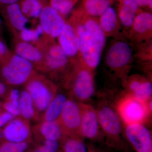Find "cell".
I'll return each mask as SVG.
<instances>
[{"label": "cell", "instance_id": "cell-1", "mask_svg": "<svg viewBox=\"0 0 152 152\" xmlns=\"http://www.w3.org/2000/svg\"><path fill=\"white\" fill-rule=\"evenodd\" d=\"M68 21L75 28L80 43V56L93 72L99 64L106 37L98 18L89 15L82 7L72 12Z\"/></svg>", "mask_w": 152, "mask_h": 152}, {"label": "cell", "instance_id": "cell-2", "mask_svg": "<svg viewBox=\"0 0 152 152\" xmlns=\"http://www.w3.org/2000/svg\"><path fill=\"white\" fill-rule=\"evenodd\" d=\"M71 61L69 69L62 80L63 86L72 99L78 102L86 103L95 92L94 72L80 56Z\"/></svg>", "mask_w": 152, "mask_h": 152}, {"label": "cell", "instance_id": "cell-3", "mask_svg": "<svg viewBox=\"0 0 152 152\" xmlns=\"http://www.w3.org/2000/svg\"><path fill=\"white\" fill-rule=\"evenodd\" d=\"M134 60V48L127 38L113 39L105 57V64L112 75L124 84Z\"/></svg>", "mask_w": 152, "mask_h": 152}, {"label": "cell", "instance_id": "cell-4", "mask_svg": "<svg viewBox=\"0 0 152 152\" xmlns=\"http://www.w3.org/2000/svg\"><path fill=\"white\" fill-rule=\"evenodd\" d=\"M26 90L32 99L37 119L39 114L43 115L57 93L55 85L45 77L35 74L27 82Z\"/></svg>", "mask_w": 152, "mask_h": 152}, {"label": "cell", "instance_id": "cell-5", "mask_svg": "<svg viewBox=\"0 0 152 152\" xmlns=\"http://www.w3.org/2000/svg\"><path fill=\"white\" fill-rule=\"evenodd\" d=\"M1 74L7 84L20 86L26 83L34 75V72L31 63L15 54L1 65Z\"/></svg>", "mask_w": 152, "mask_h": 152}, {"label": "cell", "instance_id": "cell-6", "mask_svg": "<svg viewBox=\"0 0 152 152\" xmlns=\"http://www.w3.org/2000/svg\"><path fill=\"white\" fill-rule=\"evenodd\" d=\"M148 102L141 100L127 93L117 103L116 111L126 125L143 124L151 113Z\"/></svg>", "mask_w": 152, "mask_h": 152}, {"label": "cell", "instance_id": "cell-7", "mask_svg": "<svg viewBox=\"0 0 152 152\" xmlns=\"http://www.w3.org/2000/svg\"><path fill=\"white\" fill-rule=\"evenodd\" d=\"M44 56V63L41 69L50 72L57 79L62 80L70 66L71 61L59 44L51 41L46 49Z\"/></svg>", "mask_w": 152, "mask_h": 152}, {"label": "cell", "instance_id": "cell-8", "mask_svg": "<svg viewBox=\"0 0 152 152\" xmlns=\"http://www.w3.org/2000/svg\"><path fill=\"white\" fill-rule=\"evenodd\" d=\"M58 120L66 136L82 137L80 134L81 113L80 103L72 98L67 99Z\"/></svg>", "mask_w": 152, "mask_h": 152}, {"label": "cell", "instance_id": "cell-9", "mask_svg": "<svg viewBox=\"0 0 152 152\" xmlns=\"http://www.w3.org/2000/svg\"><path fill=\"white\" fill-rule=\"evenodd\" d=\"M101 129L107 135L117 137L121 132V119L117 111L108 103L102 102L96 109Z\"/></svg>", "mask_w": 152, "mask_h": 152}, {"label": "cell", "instance_id": "cell-10", "mask_svg": "<svg viewBox=\"0 0 152 152\" xmlns=\"http://www.w3.org/2000/svg\"><path fill=\"white\" fill-rule=\"evenodd\" d=\"M126 36L128 39L133 44L152 39L151 13L142 11L138 14L128 31Z\"/></svg>", "mask_w": 152, "mask_h": 152}, {"label": "cell", "instance_id": "cell-11", "mask_svg": "<svg viewBox=\"0 0 152 152\" xmlns=\"http://www.w3.org/2000/svg\"><path fill=\"white\" fill-rule=\"evenodd\" d=\"M125 134L137 152H152L151 134L148 129L141 124L126 125Z\"/></svg>", "mask_w": 152, "mask_h": 152}, {"label": "cell", "instance_id": "cell-12", "mask_svg": "<svg viewBox=\"0 0 152 152\" xmlns=\"http://www.w3.org/2000/svg\"><path fill=\"white\" fill-rule=\"evenodd\" d=\"M44 32L51 39L58 38L64 28V19L50 6H44L39 18Z\"/></svg>", "mask_w": 152, "mask_h": 152}, {"label": "cell", "instance_id": "cell-13", "mask_svg": "<svg viewBox=\"0 0 152 152\" xmlns=\"http://www.w3.org/2000/svg\"><path fill=\"white\" fill-rule=\"evenodd\" d=\"M123 85L127 93L141 100L148 102L151 99L152 83L150 77L138 74L128 76Z\"/></svg>", "mask_w": 152, "mask_h": 152}, {"label": "cell", "instance_id": "cell-14", "mask_svg": "<svg viewBox=\"0 0 152 152\" xmlns=\"http://www.w3.org/2000/svg\"><path fill=\"white\" fill-rule=\"evenodd\" d=\"M98 18L100 27L106 37L127 38L116 11L113 8L110 7Z\"/></svg>", "mask_w": 152, "mask_h": 152}, {"label": "cell", "instance_id": "cell-15", "mask_svg": "<svg viewBox=\"0 0 152 152\" xmlns=\"http://www.w3.org/2000/svg\"><path fill=\"white\" fill-rule=\"evenodd\" d=\"M80 105L81 113V135L91 140L96 138L101 128L96 110L86 103H80Z\"/></svg>", "mask_w": 152, "mask_h": 152}, {"label": "cell", "instance_id": "cell-16", "mask_svg": "<svg viewBox=\"0 0 152 152\" xmlns=\"http://www.w3.org/2000/svg\"><path fill=\"white\" fill-rule=\"evenodd\" d=\"M3 131L4 140L15 142H27L31 135L28 121L22 117H15L5 125Z\"/></svg>", "mask_w": 152, "mask_h": 152}, {"label": "cell", "instance_id": "cell-17", "mask_svg": "<svg viewBox=\"0 0 152 152\" xmlns=\"http://www.w3.org/2000/svg\"><path fill=\"white\" fill-rule=\"evenodd\" d=\"M58 44L70 60L80 56V43L75 28L69 22H66L62 31L58 37Z\"/></svg>", "mask_w": 152, "mask_h": 152}, {"label": "cell", "instance_id": "cell-18", "mask_svg": "<svg viewBox=\"0 0 152 152\" xmlns=\"http://www.w3.org/2000/svg\"><path fill=\"white\" fill-rule=\"evenodd\" d=\"M0 12L16 29L21 31L26 27L28 19L22 13L18 3L0 6Z\"/></svg>", "mask_w": 152, "mask_h": 152}, {"label": "cell", "instance_id": "cell-19", "mask_svg": "<svg viewBox=\"0 0 152 152\" xmlns=\"http://www.w3.org/2000/svg\"><path fill=\"white\" fill-rule=\"evenodd\" d=\"M45 140L58 141L66 136L58 119L53 121H43L34 128Z\"/></svg>", "mask_w": 152, "mask_h": 152}, {"label": "cell", "instance_id": "cell-20", "mask_svg": "<svg viewBox=\"0 0 152 152\" xmlns=\"http://www.w3.org/2000/svg\"><path fill=\"white\" fill-rule=\"evenodd\" d=\"M134 60H136L145 69L151 70L152 62V39L133 44Z\"/></svg>", "mask_w": 152, "mask_h": 152}, {"label": "cell", "instance_id": "cell-21", "mask_svg": "<svg viewBox=\"0 0 152 152\" xmlns=\"http://www.w3.org/2000/svg\"><path fill=\"white\" fill-rule=\"evenodd\" d=\"M16 54L28 60L30 62L39 64L44 61V56L42 50L27 42H20L15 48Z\"/></svg>", "mask_w": 152, "mask_h": 152}, {"label": "cell", "instance_id": "cell-22", "mask_svg": "<svg viewBox=\"0 0 152 152\" xmlns=\"http://www.w3.org/2000/svg\"><path fill=\"white\" fill-rule=\"evenodd\" d=\"M67 99L66 95L64 94L56 95L42 116V121H53L58 119Z\"/></svg>", "mask_w": 152, "mask_h": 152}, {"label": "cell", "instance_id": "cell-23", "mask_svg": "<svg viewBox=\"0 0 152 152\" xmlns=\"http://www.w3.org/2000/svg\"><path fill=\"white\" fill-rule=\"evenodd\" d=\"M114 0H83V10L89 15L98 18L113 3Z\"/></svg>", "mask_w": 152, "mask_h": 152}, {"label": "cell", "instance_id": "cell-24", "mask_svg": "<svg viewBox=\"0 0 152 152\" xmlns=\"http://www.w3.org/2000/svg\"><path fill=\"white\" fill-rule=\"evenodd\" d=\"M19 110L22 118L28 121L37 119L35 109L32 99L26 90L20 93L19 100Z\"/></svg>", "mask_w": 152, "mask_h": 152}, {"label": "cell", "instance_id": "cell-25", "mask_svg": "<svg viewBox=\"0 0 152 152\" xmlns=\"http://www.w3.org/2000/svg\"><path fill=\"white\" fill-rule=\"evenodd\" d=\"M18 4L23 14L27 18H38L45 6L39 0H19Z\"/></svg>", "mask_w": 152, "mask_h": 152}, {"label": "cell", "instance_id": "cell-26", "mask_svg": "<svg viewBox=\"0 0 152 152\" xmlns=\"http://www.w3.org/2000/svg\"><path fill=\"white\" fill-rule=\"evenodd\" d=\"M63 149L64 152H87V147L80 136L66 135L64 137Z\"/></svg>", "mask_w": 152, "mask_h": 152}, {"label": "cell", "instance_id": "cell-27", "mask_svg": "<svg viewBox=\"0 0 152 152\" xmlns=\"http://www.w3.org/2000/svg\"><path fill=\"white\" fill-rule=\"evenodd\" d=\"M78 0H50V5L64 18L72 12Z\"/></svg>", "mask_w": 152, "mask_h": 152}, {"label": "cell", "instance_id": "cell-28", "mask_svg": "<svg viewBox=\"0 0 152 152\" xmlns=\"http://www.w3.org/2000/svg\"><path fill=\"white\" fill-rule=\"evenodd\" d=\"M44 32L41 25H39L35 29L25 27L20 32L21 38L24 42H35L37 41L41 35Z\"/></svg>", "mask_w": 152, "mask_h": 152}, {"label": "cell", "instance_id": "cell-29", "mask_svg": "<svg viewBox=\"0 0 152 152\" xmlns=\"http://www.w3.org/2000/svg\"><path fill=\"white\" fill-rule=\"evenodd\" d=\"M28 145L27 142H15L7 141L0 145V152H25Z\"/></svg>", "mask_w": 152, "mask_h": 152}, {"label": "cell", "instance_id": "cell-30", "mask_svg": "<svg viewBox=\"0 0 152 152\" xmlns=\"http://www.w3.org/2000/svg\"><path fill=\"white\" fill-rule=\"evenodd\" d=\"M58 147V141L45 140L43 144L36 148L33 152H56Z\"/></svg>", "mask_w": 152, "mask_h": 152}, {"label": "cell", "instance_id": "cell-31", "mask_svg": "<svg viewBox=\"0 0 152 152\" xmlns=\"http://www.w3.org/2000/svg\"><path fill=\"white\" fill-rule=\"evenodd\" d=\"M3 108L6 111L8 112L15 117L20 115L19 110V103L14 102L7 99L5 102L2 104Z\"/></svg>", "mask_w": 152, "mask_h": 152}, {"label": "cell", "instance_id": "cell-32", "mask_svg": "<svg viewBox=\"0 0 152 152\" xmlns=\"http://www.w3.org/2000/svg\"><path fill=\"white\" fill-rule=\"evenodd\" d=\"M118 4L126 6L130 9L137 15L141 12L142 10L133 0H117Z\"/></svg>", "mask_w": 152, "mask_h": 152}, {"label": "cell", "instance_id": "cell-33", "mask_svg": "<svg viewBox=\"0 0 152 152\" xmlns=\"http://www.w3.org/2000/svg\"><path fill=\"white\" fill-rule=\"evenodd\" d=\"M10 56L7 48L2 41L0 40V64L5 62Z\"/></svg>", "mask_w": 152, "mask_h": 152}, {"label": "cell", "instance_id": "cell-34", "mask_svg": "<svg viewBox=\"0 0 152 152\" xmlns=\"http://www.w3.org/2000/svg\"><path fill=\"white\" fill-rule=\"evenodd\" d=\"M15 117L6 111L0 112V129L5 126Z\"/></svg>", "mask_w": 152, "mask_h": 152}, {"label": "cell", "instance_id": "cell-35", "mask_svg": "<svg viewBox=\"0 0 152 152\" xmlns=\"http://www.w3.org/2000/svg\"><path fill=\"white\" fill-rule=\"evenodd\" d=\"M140 7H148L152 10V0H133Z\"/></svg>", "mask_w": 152, "mask_h": 152}, {"label": "cell", "instance_id": "cell-36", "mask_svg": "<svg viewBox=\"0 0 152 152\" xmlns=\"http://www.w3.org/2000/svg\"><path fill=\"white\" fill-rule=\"evenodd\" d=\"M19 0H0V6L18 3Z\"/></svg>", "mask_w": 152, "mask_h": 152}, {"label": "cell", "instance_id": "cell-37", "mask_svg": "<svg viewBox=\"0 0 152 152\" xmlns=\"http://www.w3.org/2000/svg\"><path fill=\"white\" fill-rule=\"evenodd\" d=\"M7 87L2 82L0 81V97L5 94L7 91Z\"/></svg>", "mask_w": 152, "mask_h": 152}, {"label": "cell", "instance_id": "cell-38", "mask_svg": "<svg viewBox=\"0 0 152 152\" xmlns=\"http://www.w3.org/2000/svg\"><path fill=\"white\" fill-rule=\"evenodd\" d=\"M2 108H3L2 105V104L0 103V112L2 111Z\"/></svg>", "mask_w": 152, "mask_h": 152}, {"label": "cell", "instance_id": "cell-39", "mask_svg": "<svg viewBox=\"0 0 152 152\" xmlns=\"http://www.w3.org/2000/svg\"><path fill=\"white\" fill-rule=\"evenodd\" d=\"M39 1H40L41 2L43 3L45 2V1H46L47 0H39Z\"/></svg>", "mask_w": 152, "mask_h": 152}, {"label": "cell", "instance_id": "cell-40", "mask_svg": "<svg viewBox=\"0 0 152 152\" xmlns=\"http://www.w3.org/2000/svg\"><path fill=\"white\" fill-rule=\"evenodd\" d=\"M1 18H0V27L1 26Z\"/></svg>", "mask_w": 152, "mask_h": 152}]
</instances>
